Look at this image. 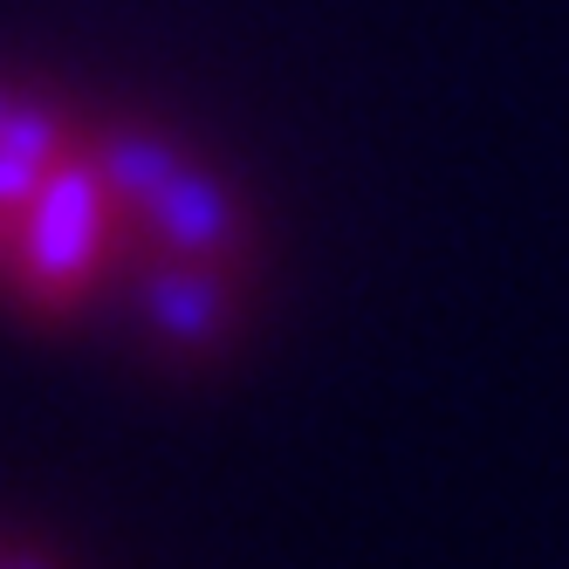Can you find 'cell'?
<instances>
[{
  "mask_svg": "<svg viewBox=\"0 0 569 569\" xmlns=\"http://www.w3.org/2000/svg\"><path fill=\"white\" fill-rule=\"evenodd\" d=\"M268 302V227L207 138L0 69V316L213 363Z\"/></svg>",
  "mask_w": 569,
  "mask_h": 569,
  "instance_id": "6da1fadb",
  "label": "cell"
},
{
  "mask_svg": "<svg viewBox=\"0 0 569 569\" xmlns=\"http://www.w3.org/2000/svg\"><path fill=\"white\" fill-rule=\"evenodd\" d=\"M0 569H69L56 549H42V542H28V536H8L0 528Z\"/></svg>",
  "mask_w": 569,
  "mask_h": 569,
  "instance_id": "7a4b0ae2",
  "label": "cell"
}]
</instances>
